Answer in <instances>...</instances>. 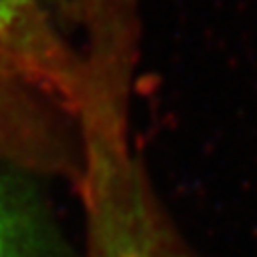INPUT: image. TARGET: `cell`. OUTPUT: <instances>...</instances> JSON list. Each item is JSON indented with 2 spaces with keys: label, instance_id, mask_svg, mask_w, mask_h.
Returning a JSON list of instances; mask_svg holds the SVG:
<instances>
[{
  "label": "cell",
  "instance_id": "obj_1",
  "mask_svg": "<svg viewBox=\"0 0 257 257\" xmlns=\"http://www.w3.org/2000/svg\"><path fill=\"white\" fill-rule=\"evenodd\" d=\"M85 73L35 0H0V152L45 172L77 178Z\"/></svg>",
  "mask_w": 257,
  "mask_h": 257
},
{
  "label": "cell",
  "instance_id": "obj_2",
  "mask_svg": "<svg viewBox=\"0 0 257 257\" xmlns=\"http://www.w3.org/2000/svg\"><path fill=\"white\" fill-rule=\"evenodd\" d=\"M77 186L85 257H184L123 132L97 134L83 144Z\"/></svg>",
  "mask_w": 257,
  "mask_h": 257
},
{
  "label": "cell",
  "instance_id": "obj_3",
  "mask_svg": "<svg viewBox=\"0 0 257 257\" xmlns=\"http://www.w3.org/2000/svg\"><path fill=\"white\" fill-rule=\"evenodd\" d=\"M0 257H33L21 215L0 197Z\"/></svg>",
  "mask_w": 257,
  "mask_h": 257
}]
</instances>
